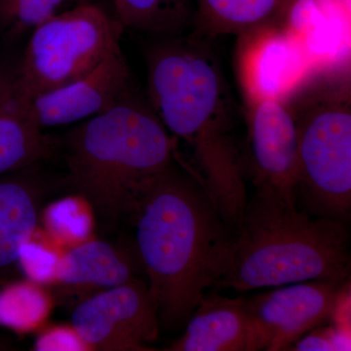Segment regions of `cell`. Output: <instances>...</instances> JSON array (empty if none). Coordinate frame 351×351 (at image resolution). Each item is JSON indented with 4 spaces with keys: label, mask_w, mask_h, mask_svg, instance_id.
Segmentation results:
<instances>
[{
    "label": "cell",
    "mask_w": 351,
    "mask_h": 351,
    "mask_svg": "<svg viewBox=\"0 0 351 351\" xmlns=\"http://www.w3.org/2000/svg\"><path fill=\"white\" fill-rule=\"evenodd\" d=\"M210 39L162 36L147 55V103L191 157L184 166L234 232L247 203L234 103Z\"/></svg>",
    "instance_id": "6da1fadb"
},
{
    "label": "cell",
    "mask_w": 351,
    "mask_h": 351,
    "mask_svg": "<svg viewBox=\"0 0 351 351\" xmlns=\"http://www.w3.org/2000/svg\"><path fill=\"white\" fill-rule=\"evenodd\" d=\"M132 215L159 322L171 329L182 326L221 276L232 230L200 182L175 161Z\"/></svg>",
    "instance_id": "7a4b0ae2"
},
{
    "label": "cell",
    "mask_w": 351,
    "mask_h": 351,
    "mask_svg": "<svg viewBox=\"0 0 351 351\" xmlns=\"http://www.w3.org/2000/svg\"><path fill=\"white\" fill-rule=\"evenodd\" d=\"M64 147L69 184L110 225L133 213L177 151L174 138L135 91L83 120L69 132Z\"/></svg>",
    "instance_id": "3957f363"
},
{
    "label": "cell",
    "mask_w": 351,
    "mask_h": 351,
    "mask_svg": "<svg viewBox=\"0 0 351 351\" xmlns=\"http://www.w3.org/2000/svg\"><path fill=\"white\" fill-rule=\"evenodd\" d=\"M350 235L343 221L313 218L267 189L247 201L215 286L244 293L311 280L346 282Z\"/></svg>",
    "instance_id": "277c9868"
},
{
    "label": "cell",
    "mask_w": 351,
    "mask_h": 351,
    "mask_svg": "<svg viewBox=\"0 0 351 351\" xmlns=\"http://www.w3.org/2000/svg\"><path fill=\"white\" fill-rule=\"evenodd\" d=\"M284 101L297 130V191L316 216L343 221L351 209L350 77L320 76Z\"/></svg>",
    "instance_id": "5b68a950"
},
{
    "label": "cell",
    "mask_w": 351,
    "mask_h": 351,
    "mask_svg": "<svg viewBox=\"0 0 351 351\" xmlns=\"http://www.w3.org/2000/svg\"><path fill=\"white\" fill-rule=\"evenodd\" d=\"M122 29L90 2L53 16L32 31L16 64L21 91L32 99L80 80L119 45Z\"/></svg>",
    "instance_id": "8992f818"
},
{
    "label": "cell",
    "mask_w": 351,
    "mask_h": 351,
    "mask_svg": "<svg viewBox=\"0 0 351 351\" xmlns=\"http://www.w3.org/2000/svg\"><path fill=\"white\" fill-rule=\"evenodd\" d=\"M346 282L304 281L245 298L250 320V351L288 350L306 332L332 319Z\"/></svg>",
    "instance_id": "52a82bcc"
},
{
    "label": "cell",
    "mask_w": 351,
    "mask_h": 351,
    "mask_svg": "<svg viewBox=\"0 0 351 351\" xmlns=\"http://www.w3.org/2000/svg\"><path fill=\"white\" fill-rule=\"evenodd\" d=\"M71 324L91 350H151L158 338V313L138 279L100 291L78 302Z\"/></svg>",
    "instance_id": "ba28073f"
},
{
    "label": "cell",
    "mask_w": 351,
    "mask_h": 351,
    "mask_svg": "<svg viewBox=\"0 0 351 351\" xmlns=\"http://www.w3.org/2000/svg\"><path fill=\"white\" fill-rule=\"evenodd\" d=\"M250 101L248 144L254 184L295 203L299 169L294 117L282 100Z\"/></svg>",
    "instance_id": "9c48e42d"
},
{
    "label": "cell",
    "mask_w": 351,
    "mask_h": 351,
    "mask_svg": "<svg viewBox=\"0 0 351 351\" xmlns=\"http://www.w3.org/2000/svg\"><path fill=\"white\" fill-rule=\"evenodd\" d=\"M132 91L130 68L119 45L87 75L29 99L27 105L32 120L43 130L90 119Z\"/></svg>",
    "instance_id": "30bf717a"
},
{
    "label": "cell",
    "mask_w": 351,
    "mask_h": 351,
    "mask_svg": "<svg viewBox=\"0 0 351 351\" xmlns=\"http://www.w3.org/2000/svg\"><path fill=\"white\" fill-rule=\"evenodd\" d=\"M27 100L18 83L16 64L0 63V176L36 165L56 147L32 120Z\"/></svg>",
    "instance_id": "8fae6325"
},
{
    "label": "cell",
    "mask_w": 351,
    "mask_h": 351,
    "mask_svg": "<svg viewBox=\"0 0 351 351\" xmlns=\"http://www.w3.org/2000/svg\"><path fill=\"white\" fill-rule=\"evenodd\" d=\"M257 36L244 59V82L251 100H285L301 84L306 54L293 36L274 29L253 32Z\"/></svg>",
    "instance_id": "7c38bea8"
},
{
    "label": "cell",
    "mask_w": 351,
    "mask_h": 351,
    "mask_svg": "<svg viewBox=\"0 0 351 351\" xmlns=\"http://www.w3.org/2000/svg\"><path fill=\"white\" fill-rule=\"evenodd\" d=\"M133 258L119 247L90 239L64 250L53 288L62 297L100 292L135 280ZM80 301V302H82Z\"/></svg>",
    "instance_id": "4fadbf2b"
},
{
    "label": "cell",
    "mask_w": 351,
    "mask_h": 351,
    "mask_svg": "<svg viewBox=\"0 0 351 351\" xmlns=\"http://www.w3.org/2000/svg\"><path fill=\"white\" fill-rule=\"evenodd\" d=\"M170 351H250V320L245 298L205 295Z\"/></svg>",
    "instance_id": "5bb4252c"
},
{
    "label": "cell",
    "mask_w": 351,
    "mask_h": 351,
    "mask_svg": "<svg viewBox=\"0 0 351 351\" xmlns=\"http://www.w3.org/2000/svg\"><path fill=\"white\" fill-rule=\"evenodd\" d=\"M32 167L0 176V269L17 262L38 228L44 189Z\"/></svg>",
    "instance_id": "9a60e30c"
},
{
    "label": "cell",
    "mask_w": 351,
    "mask_h": 351,
    "mask_svg": "<svg viewBox=\"0 0 351 351\" xmlns=\"http://www.w3.org/2000/svg\"><path fill=\"white\" fill-rule=\"evenodd\" d=\"M297 0H195V34L211 40L247 34L285 23Z\"/></svg>",
    "instance_id": "2e32d148"
},
{
    "label": "cell",
    "mask_w": 351,
    "mask_h": 351,
    "mask_svg": "<svg viewBox=\"0 0 351 351\" xmlns=\"http://www.w3.org/2000/svg\"><path fill=\"white\" fill-rule=\"evenodd\" d=\"M123 27L160 36H178L193 25V0H114Z\"/></svg>",
    "instance_id": "e0dca14e"
},
{
    "label": "cell",
    "mask_w": 351,
    "mask_h": 351,
    "mask_svg": "<svg viewBox=\"0 0 351 351\" xmlns=\"http://www.w3.org/2000/svg\"><path fill=\"white\" fill-rule=\"evenodd\" d=\"M54 297L47 287L27 280L0 291V325L19 334L38 331L47 321Z\"/></svg>",
    "instance_id": "ac0fdd59"
},
{
    "label": "cell",
    "mask_w": 351,
    "mask_h": 351,
    "mask_svg": "<svg viewBox=\"0 0 351 351\" xmlns=\"http://www.w3.org/2000/svg\"><path fill=\"white\" fill-rule=\"evenodd\" d=\"M41 219L48 237L62 248H71L90 240L96 214L91 204L75 193L51 203Z\"/></svg>",
    "instance_id": "d6986e66"
},
{
    "label": "cell",
    "mask_w": 351,
    "mask_h": 351,
    "mask_svg": "<svg viewBox=\"0 0 351 351\" xmlns=\"http://www.w3.org/2000/svg\"><path fill=\"white\" fill-rule=\"evenodd\" d=\"M71 0H0V27L9 36H19L60 13Z\"/></svg>",
    "instance_id": "ffe728a7"
},
{
    "label": "cell",
    "mask_w": 351,
    "mask_h": 351,
    "mask_svg": "<svg viewBox=\"0 0 351 351\" xmlns=\"http://www.w3.org/2000/svg\"><path fill=\"white\" fill-rule=\"evenodd\" d=\"M64 252V248L55 243L48 235L46 239H34L32 235L21 247L17 261L29 280L44 287H53L57 281Z\"/></svg>",
    "instance_id": "44dd1931"
},
{
    "label": "cell",
    "mask_w": 351,
    "mask_h": 351,
    "mask_svg": "<svg viewBox=\"0 0 351 351\" xmlns=\"http://www.w3.org/2000/svg\"><path fill=\"white\" fill-rule=\"evenodd\" d=\"M38 351H91L73 325H52L39 330L34 343Z\"/></svg>",
    "instance_id": "7402d4cb"
},
{
    "label": "cell",
    "mask_w": 351,
    "mask_h": 351,
    "mask_svg": "<svg viewBox=\"0 0 351 351\" xmlns=\"http://www.w3.org/2000/svg\"><path fill=\"white\" fill-rule=\"evenodd\" d=\"M338 331L335 328H315L289 348L295 351L339 350Z\"/></svg>",
    "instance_id": "603a6c76"
},
{
    "label": "cell",
    "mask_w": 351,
    "mask_h": 351,
    "mask_svg": "<svg viewBox=\"0 0 351 351\" xmlns=\"http://www.w3.org/2000/svg\"><path fill=\"white\" fill-rule=\"evenodd\" d=\"M71 1L77 2V4H82L88 3V2L91 1V0H71Z\"/></svg>",
    "instance_id": "cb8c5ba5"
}]
</instances>
